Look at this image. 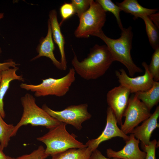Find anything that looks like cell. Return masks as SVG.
I'll return each mask as SVG.
<instances>
[{
  "label": "cell",
  "mask_w": 159,
  "mask_h": 159,
  "mask_svg": "<svg viewBox=\"0 0 159 159\" xmlns=\"http://www.w3.org/2000/svg\"><path fill=\"white\" fill-rule=\"evenodd\" d=\"M73 52L71 61L73 68L81 77L87 80L96 79L104 75L114 61L106 45H95L81 61Z\"/></svg>",
  "instance_id": "6da1fadb"
},
{
  "label": "cell",
  "mask_w": 159,
  "mask_h": 159,
  "mask_svg": "<svg viewBox=\"0 0 159 159\" xmlns=\"http://www.w3.org/2000/svg\"><path fill=\"white\" fill-rule=\"evenodd\" d=\"M121 31L120 37L117 39L108 37L102 30L92 36L102 39L105 43L114 61L123 64L127 69L130 77H133L136 73H141L143 71L134 63L131 56L133 37L132 27L123 28Z\"/></svg>",
  "instance_id": "7a4b0ae2"
},
{
  "label": "cell",
  "mask_w": 159,
  "mask_h": 159,
  "mask_svg": "<svg viewBox=\"0 0 159 159\" xmlns=\"http://www.w3.org/2000/svg\"><path fill=\"white\" fill-rule=\"evenodd\" d=\"M67 125L60 122L46 134L37 138L38 141L45 145V152L47 154L52 156L69 149L87 147L85 144L76 139L77 136L70 134L67 131Z\"/></svg>",
  "instance_id": "3957f363"
},
{
  "label": "cell",
  "mask_w": 159,
  "mask_h": 159,
  "mask_svg": "<svg viewBox=\"0 0 159 159\" xmlns=\"http://www.w3.org/2000/svg\"><path fill=\"white\" fill-rule=\"evenodd\" d=\"M23 107L21 118L14 126L12 137L16 135L19 129L22 126L28 124L33 126H44L49 129L52 128L60 123L48 114L36 103V100L31 94L27 93L21 99Z\"/></svg>",
  "instance_id": "277c9868"
},
{
  "label": "cell",
  "mask_w": 159,
  "mask_h": 159,
  "mask_svg": "<svg viewBox=\"0 0 159 159\" xmlns=\"http://www.w3.org/2000/svg\"><path fill=\"white\" fill-rule=\"evenodd\" d=\"M75 72L72 68H69L68 73L59 79L49 77L42 80V82L37 85L21 83L20 87L27 91L34 92L37 97L55 95L61 97L65 95L75 79Z\"/></svg>",
  "instance_id": "5b68a950"
},
{
  "label": "cell",
  "mask_w": 159,
  "mask_h": 159,
  "mask_svg": "<svg viewBox=\"0 0 159 159\" xmlns=\"http://www.w3.org/2000/svg\"><path fill=\"white\" fill-rule=\"evenodd\" d=\"M106 12L96 1L92 0L88 9L79 18L74 32L78 38H87L102 30L106 21Z\"/></svg>",
  "instance_id": "8992f818"
},
{
  "label": "cell",
  "mask_w": 159,
  "mask_h": 159,
  "mask_svg": "<svg viewBox=\"0 0 159 159\" xmlns=\"http://www.w3.org/2000/svg\"><path fill=\"white\" fill-rule=\"evenodd\" d=\"M87 103L69 106L63 110H53L46 104L42 108L50 116L60 122L71 125L80 130L82 128V124L89 120L91 115L88 112Z\"/></svg>",
  "instance_id": "52a82bcc"
},
{
  "label": "cell",
  "mask_w": 159,
  "mask_h": 159,
  "mask_svg": "<svg viewBox=\"0 0 159 159\" xmlns=\"http://www.w3.org/2000/svg\"><path fill=\"white\" fill-rule=\"evenodd\" d=\"M151 115L150 111L145 105L133 94L130 97L124 113L123 117L125 119L120 129L126 135L130 134L135 128Z\"/></svg>",
  "instance_id": "ba28073f"
},
{
  "label": "cell",
  "mask_w": 159,
  "mask_h": 159,
  "mask_svg": "<svg viewBox=\"0 0 159 159\" xmlns=\"http://www.w3.org/2000/svg\"><path fill=\"white\" fill-rule=\"evenodd\" d=\"M142 65L145 69V72L141 76L135 77H130L123 68L115 72L120 85L129 90L131 93L146 91L151 88L153 85L154 81L149 72L148 64L143 62Z\"/></svg>",
  "instance_id": "9c48e42d"
},
{
  "label": "cell",
  "mask_w": 159,
  "mask_h": 159,
  "mask_svg": "<svg viewBox=\"0 0 159 159\" xmlns=\"http://www.w3.org/2000/svg\"><path fill=\"white\" fill-rule=\"evenodd\" d=\"M106 113V124L102 133L97 138L89 140L85 144L92 152L97 149L101 143L113 138L120 137L125 141L129 139V136L125 134L118 127L116 117L109 107Z\"/></svg>",
  "instance_id": "30bf717a"
},
{
  "label": "cell",
  "mask_w": 159,
  "mask_h": 159,
  "mask_svg": "<svg viewBox=\"0 0 159 159\" xmlns=\"http://www.w3.org/2000/svg\"><path fill=\"white\" fill-rule=\"evenodd\" d=\"M131 93L129 90L120 85L109 91L107 95V104L115 115L117 124L122 125V119Z\"/></svg>",
  "instance_id": "8fae6325"
},
{
  "label": "cell",
  "mask_w": 159,
  "mask_h": 159,
  "mask_svg": "<svg viewBox=\"0 0 159 159\" xmlns=\"http://www.w3.org/2000/svg\"><path fill=\"white\" fill-rule=\"evenodd\" d=\"M129 136V139L125 141L126 144L121 150L115 151L111 148L107 149V157L121 159H145L146 153L141 151L139 147L140 141L132 133Z\"/></svg>",
  "instance_id": "7c38bea8"
},
{
  "label": "cell",
  "mask_w": 159,
  "mask_h": 159,
  "mask_svg": "<svg viewBox=\"0 0 159 159\" xmlns=\"http://www.w3.org/2000/svg\"><path fill=\"white\" fill-rule=\"evenodd\" d=\"M159 117V106H157L154 112L150 116L144 121L140 126L135 128L130 133L141 141L142 147L148 145L154 130L159 127L158 120Z\"/></svg>",
  "instance_id": "4fadbf2b"
},
{
  "label": "cell",
  "mask_w": 159,
  "mask_h": 159,
  "mask_svg": "<svg viewBox=\"0 0 159 159\" xmlns=\"http://www.w3.org/2000/svg\"><path fill=\"white\" fill-rule=\"evenodd\" d=\"M54 44L50 24L48 20L47 34L45 37H42L40 39L39 43L36 49L38 54L33 58L32 60H34L42 57H45L49 58L57 68L63 70L61 62L58 61L55 57L54 53Z\"/></svg>",
  "instance_id": "5bb4252c"
},
{
  "label": "cell",
  "mask_w": 159,
  "mask_h": 159,
  "mask_svg": "<svg viewBox=\"0 0 159 159\" xmlns=\"http://www.w3.org/2000/svg\"><path fill=\"white\" fill-rule=\"evenodd\" d=\"M49 16L48 20L50 23L53 39L59 48L61 57L60 62L63 70H65L67 68V61L64 50L65 39L58 22L56 11L55 9L50 11Z\"/></svg>",
  "instance_id": "9a60e30c"
},
{
  "label": "cell",
  "mask_w": 159,
  "mask_h": 159,
  "mask_svg": "<svg viewBox=\"0 0 159 159\" xmlns=\"http://www.w3.org/2000/svg\"><path fill=\"white\" fill-rule=\"evenodd\" d=\"M18 68L17 67L10 68L1 72V79L0 83V113L2 117H5L6 114L4 109V99L8 90L10 83L14 80L23 81L22 75H18L16 73Z\"/></svg>",
  "instance_id": "2e32d148"
},
{
  "label": "cell",
  "mask_w": 159,
  "mask_h": 159,
  "mask_svg": "<svg viewBox=\"0 0 159 159\" xmlns=\"http://www.w3.org/2000/svg\"><path fill=\"white\" fill-rule=\"evenodd\" d=\"M121 11L131 14L134 16V19L148 16L155 13L158 11L157 9L146 8L141 5L136 0H124L122 2L116 3Z\"/></svg>",
  "instance_id": "e0dca14e"
},
{
  "label": "cell",
  "mask_w": 159,
  "mask_h": 159,
  "mask_svg": "<svg viewBox=\"0 0 159 159\" xmlns=\"http://www.w3.org/2000/svg\"><path fill=\"white\" fill-rule=\"evenodd\" d=\"M135 94L150 111L159 102V82L154 81L150 89L145 91L136 92Z\"/></svg>",
  "instance_id": "ac0fdd59"
},
{
  "label": "cell",
  "mask_w": 159,
  "mask_h": 159,
  "mask_svg": "<svg viewBox=\"0 0 159 159\" xmlns=\"http://www.w3.org/2000/svg\"><path fill=\"white\" fill-rule=\"evenodd\" d=\"M92 152L87 147L72 148L52 156V159H89Z\"/></svg>",
  "instance_id": "d6986e66"
},
{
  "label": "cell",
  "mask_w": 159,
  "mask_h": 159,
  "mask_svg": "<svg viewBox=\"0 0 159 159\" xmlns=\"http://www.w3.org/2000/svg\"><path fill=\"white\" fill-rule=\"evenodd\" d=\"M145 26V29L150 44L155 50L159 47V34L158 28L153 23L148 16L143 17Z\"/></svg>",
  "instance_id": "ffe728a7"
},
{
  "label": "cell",
  "mask_w": 159,
  "mask_h": 159,
  "mask_svg": "<svg viewBox=\"0 0 159 159\" xmlns=\"http://www.w3.org/2000/svg\"><path fill=\"white\" fill-rule=\"evenodd\" d=\"M14 127L13 124L7 123L0 113V144L3 149L8 146Z\"/></svg>",
  "instance_id": "44dd1931"
},
{
  "label": "cell",
  "mask_w": 159,
  "mask_h": 159,
  "mask_svg": "<svg viewBox=\"0 0 159 159\" xmlns=\"http://www.w3.org/2000/svg\"><path fill=\"white\" fill-rule=\"evenodd\" d=\"M95 1L106 12H111L114 15L120 28L122 30L124 27L120 16V13L121 10L119 7L111 0H97Z\"/></svg>",
  "instance_id": "7402d4cb"
},
{
  "label": "cell",
  "mask_w": 159,
  "mask_h": 159,
  "mask_svg": "<svg viewBox=\"0 0 159 159\" xmlns=\"http://www.w3.org/2000/svg\"><path fill=\"white\" fill-rule=\"evenodd\" d=\"M155 50L148 69L154 81L159 80V47Z\"/></svg>",
  "instance_id": "603a6c76"
},
{
  "label": "cell",
  "mask_w": 159,
  "mask_h": 159,
  "mask_svg": "<svg viewBox=\"0 0 159 159\" xmlns=\"http://www.w3.org/2000/svg\"><path fill=\"white\" fill-rule=\"evenodd\" d=\"M92 0H72L75 13L79 18L89 8Z\"/></svg>",
  "instance_id": "cb8c5ba5"
},
{
  "label": "cell",
  "mask_w": 159,
  "mask_h": 159,
  "mask_svg": "<svg viewBox=\"0 0 159 159\" xmlns=\"http://www.w3.org/2000/svg\"><path fill=\"white\" fill-rule=\"evenodd\" d=\"M49 155L45 152V149L42 145H40L38 148L29 154L19 156L15 159H45Z\"/></svg>",
  "instance_id": "d4e9b609"
},
{
  "label": "cell",
  "mask_w": 159,
  "mask_h": 159,
  "mask_svg": "<svg viewBox=\"0 0 159 159\" xmlns=\"http://www.w3.org/2000/svg\"><path fill=\"white\" fill-rule=\"evenodd\" d=\"M59 10L62 17V20L59 23L60 26L64 21L75 14L74 7L71 3H64L61 6Z\"/></svg>",
  "instance_id": "484cf974"
},
{
  "label": "cell",
  "mask_w": 159,
  "mask_h": 159,
  "mask_svg": "<svg viewBox=\"0 0 159 159\" xmlns=\"http://www.w3.org/2000/svg\"><path fill=\"white\" fill-rule=\"evenodd\" d=\"M158 142L155 139L151 141L149 144L142 147L146 153L145 159H156L155 155L156 149L158 147Z\"/></svg>",
  "instance_id": "4316f807"
},
{
  "label": "cell",
  "mask_w": 159,
  "mask_h": 159,
  "mask_svg": "<svg viewBox=\"0 0 159 159\" xmlns=\"http://www.w3.org/2000/svg\"><path fill=\"white\" fill-rule=\"evenodd\" d=\"M2 52L1 48L0 47V56ZM18 64L11 60H10L3 63H0V72L8 69L10 67H17Z\"/></svg>",
  "instance_id": "83f0119b"
},
{
  "label": "cell",
  "mask_w": 159,
  "mask_h": 159,
  "mask_svg": "<svg viewBox=\"0 0 159 159\" xmlns=\"http://www.w3.org/2000/svg\"><path fill=\"white\" fill-rule=\"evenodd\" d=\"M89 159H121L117 158H106L100 151L96 149L92 152Z\"/></svg>",
  "instance_id": "f1b7e54d"
},
{
  "label": "cell",
  "mask_w": 159,
  "mask_h": 159,
  "mask_svg": "<svg viewBox=\"0 0 159 159\" xmlns=\"http://www.w3.org/2000/svg\"><path fill=\"white\" fill-rule=\"evenodd\" d=\"M159 16L158 12L148 16L153 23L158 29H159Z\"/></svg>",
  "instance_id": "f546056e"
},
{
  "label": "cell",
  "mask_w": 159,
  "mask_h": 159,
  "mask_svg": "<svg viewBox=\"0 0 159 159\" xmlns=\"http://www.w3.org/2000/svg\"><path fill=\"white\" fill-rule=\"evenodd\" d=\"M4 149L0 144V159H10L11 157L6 155L4 153Z\"/></svg>",
  "instance_id": "4dcf8cb0"
},
{
  "label": "cell",
  "mask_w": 159,
  "mask_h": 159,
  "mask_svg": "<svg viewBox=\"0 0 159 159\" xmlns=\"http://www.w3.org/2000/svg\"><path fill=\"white\" fill-rule=\"evenodd\" d=\"M4 17V13H0V20Z\"/></svg>",
  "instance_id": "1f68e13d"
},
{
  "label": "cell",
  "mask_w": 159,
  "mask_h": 159,
  "mask_svg": "<svg viewBox=\"0 0 159 159\" xmlns=\"http://www.w3.org/2000/svg\"><path fill=\"white\" fill-rule=\"evenodd\" d=\"M1 79V72H0V83Z\"/></svg>",
  "instance_id": "d6a6232c"
},
{
  "label": "cell",
  "mask_w": 159,
  "mask_h": 159,
  "mask_svg": "<svg viewBox=\"0 0 159 159\" xmlns=\"http://www.w3.org/2000/svg\"><path fill=\"white\" fill-rule=\"evenodd\" d=\"M10 159H15L14 158L11 157Z\"/></svg>",
  "instance_id": "836d02e7"
}]
</instances>
